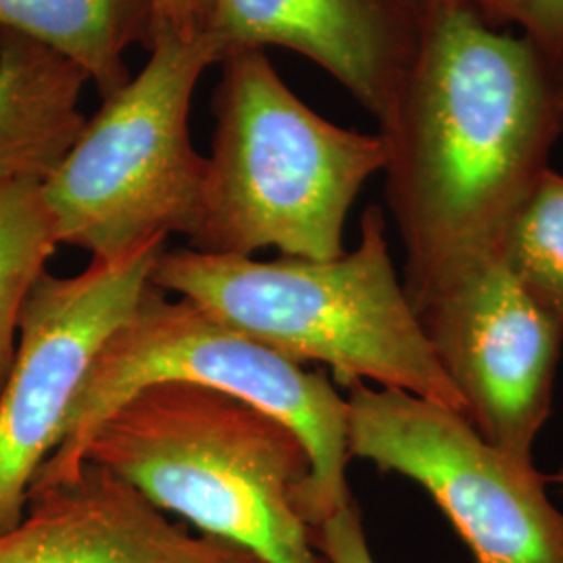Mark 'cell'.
Here are the masks:
<instances>
[{"instance_id":"44dd1931","label":"cell","mask_w":563,"mask_h":563,"mask_svg":"<svg viewBox=\"0 0 563 563\" xmlns=\"http://www.w3.org/2000/svg\"><path fill=\"white\" fill-rule=\"evenodd\" d=\"M562 86H563V80H562Z\"/></svg>"},{"instance_id":"d6986e66","label":"cell","mask_w":563,"mask_h":563,"mask_svg":"<svg viewBox=\"0 0 563 563\" xmlns=\"http://www.w3.org/2000/svg\"><path fill=\"white\" fill-rule=\"evenodd\" d=\"M411 11L418 15V20H423L437 11H446V9H455V7H467L470 0H405Z\"/></svg>"},{"instance_id":"7c38bea8","label":"cell","mask_w":563,"mask_h":563,"mask_svg":"<svg viewBox=\"0 0 563 563\" xmlns=\"http://www.w3.org/2000/svg\"><path fill=\"white\" fill-rule=\"evenodd\" d=\"M88 74L20 32L0 30V180L46 181L80 139Z\"/></svg>"},{"instance_id":"ffe728a7","label":"cell","mask_w":563,"mask_h":563,"mask_svg":"<svg viewBox=\"0 0 563 563\" xmlns=\"http://www.w3.org/2000/svg\"><path fill=\"white\" fill-rule=\"evenodd\" d=\"M547 481H549V483H555L560 484V486H563V463L560 465V470H558L553 476H547Z\"/></svg>"},{"instance_id":"7a4b0ae2","label":"cell","mask_w":563,"mask_h":563,"mask_svg":"<svg viewBox=\"0 0 563 563\" xmlns=\"http://www.w3.org/2000/svg\"><path fill=\"white\" fill-rule=\"evenodd\" d=\"M151 284L290 362L323 363L342 388L372 383L405 390L465 418V402L397 276L378 205L363 211L360 242L341 257L257 262L165 249Z\"/></svg>"},{"instance_id":"ba28073f","label":"cell","mask_w":563,"mask_h":563,"mask_svg":"<svg viewBox=\"0 0 563 563\" xmlns=\"http://www.w3.org/2000/svg\"><path fill=\"white\" fill-rule=\"evenodd\" d=\"M163 251L165 239H155L118 260H92L78 276L46 272L30 290L0 390V537L21 522L90 365L141 302Z\"/></svg>"},{"instance_id":"5bb4252c","label":"cell","mask_w":563,"mask_h":563,"mask_svg":"<svg viewBox=\"0 0 563 563\" xmlns=\"http://www.w3.org/2000/svg\"><path fill=\"white\" fill-rule=\"evenodd\" d=\"M57 246L42 181L0 180V390L15 357L23 302Z\"/></svg>"},{"instance_id":"ac0fdd59","label":"cell","mask_w":563,"mask_h":563,"mask_svg":"<svg viewBox=\"0 0 563 563\" xmlns=\"http://www.w3.org/2000/svg\"><path fill=\"white\" fill-rule=\"evenodd\" d=\"M153 2V32L167 30L184 38L205 32L211 0H151Z\"/></svg>"},{"instance_id":"e0dca14e","label":"cell","mask_w":563,"mask_h":563,"mask_svg":"<svg viewBox=\"0 0 563 563\" xmlns=\"http://www.w3.org/2000/svg\"><path fill=\"white\" fill-rule=\"evenodd\" d=\"M311 543L325 563H376L365 537L362 511L355 501L334 511L320 526H313Z\"/></svg>"},{"instance_id":"8fae6325","label":"cell","mask_w":563,"mask_h":563,"mask_svg":"<svg viewBox=\"0 0 563 563\" xmlns=\"http://www.w3.org/2000/svg\"><path fill=\"white\" fill-rule=\"evenodd\" d=\"M0 563H265L241 544L192 534L97 463L27 493L21 522L0 537Z\"/></svg>"},{"instance_id":"52a82bcc","label":"cell","mask_w":563,"mask_h":563,"mask_svg":"<svg viewBox=\"0 0 563 563\" xmlns=\"http://www.w3.org/2000/svg\"><path fill=\"white\" fill-rule=\"evenodd\" d=\"M349 455L405 476L457 530L474 563H563V511L537 465L486 443L462 413L395 388H346Z\"/></svg>"},{"instance_id":"9a60e30c","label":"cell","mask_w":563,"mask_h":563,"mask_svg":"<svg viewBox=\"0 0 563 563\" xmlns=\"http://www.w3.org/2000/svg\"><path fill=\"white\" fill-rule=\"evenodd\" d=\"M501 260L523 288L563 320V176L544 172L505 234Z\"/></svg>"},{"instance_id":"30bf717a","label":"cell","mask_w":563,"mask_h":563,"mask_svg":"<svg viewBox=\"0 0 563 563\" xmlns=\"http://www.w3.org/2000/svg\"><path fill=\"white\" fill-rule=\"evenodd\" d=\"M420 20L405 0H211L218 63L278 46L316 63L380 121L413 57Z\"/></svg>"},{"instance_id":"3957f363","label":"cell","mask_w":563,"mask_h":563,"mask_svg":"<svg viewBox=\"0 0 563 563\" xmlns=\"http://www.w3.org/2000/svg\"><path fill=\"white\" fill-rule=\"evenodd\" d=\"M218 65L216 130L188 249L341 257L351 207L383 172V139L322 118L286 86L265 51L232 53Z\"/></svg>"},{"instance_id":"277c9868","label":"cell","mask_w":563,"mask_h":563,"mask_svg":"<svg viewBox=\"0 0 563 563\" xmlns=\"http://www.w3.org/2000/svg\"><path fill=\"white\" fill-rule=\"evenodd\" d=\"M97 463L186 522L265 563H325L295 509L301 439L260 407L199 384L146 386L86 444Z\"/></svg>"},{"instance_id":"4fadbf2b","label":"cell","mask_w":563,"mask_h":563,"mask_svg":"<svg viewBox=\"0 0 563 563\" xmlns=\"http://www.w3.org/2000/svg\"><path fill=\"white\" fill-rule=\"evenodd\" d=\"M0 30L20 32L76 60L102 99L130 81L125 55L148 48L151 0H0Z\"/></svg>"},{"instance_id":"9c48e42d","label":"cell","mask_w":563,"mask_h":563,"mask_svg":"<svg viewBox=\"0 0 563 563\" xmlns=\"http://www.w3.org/2000/svg\"><path fill=\"white\" fill-rule=\"evenodd\" d=\"M465 418L486 443L534 465L551 416L563 320L537 301L501 257L451 282L418 311Z\"/></svg>"},{"instance_id":"5b68a950","label":"cell","mask_w":563,"mask_h":563,"mask_svg":"<svg viewBox=\"0 0 563 563\" xmlns=\"http://www.w3.org/2000/svg\"><path fill=\"white\" fill-rule=\"evenodd\" d=\"M199 384L232 395L286 423L305 444L309 476L295 493V509L309 528L353 501L346 399L323 372H309L197 302L169 301L148 284L132 316L102 344L51 457L30 486L76 476L81 455L102 420L146 386Z\"/></svg>"},{"instance_id":"2e32d148","label":"cell","mask_w":563,"mask_h":563,"mask_svg":"<svg viewBox=\"0 0 563 563\" xmlns=\"http://www.w3.org/2000/svg\"><path fill=\"white\" fill-rule=\"evenodd\" d=\"M484 21L514 27L563 80V0H470Z\"/></svg>"},{"instance_id":"8992f818","label":"cell","mask_w":563,"mask_h":563,"mask_svg":"<svg viewBox=\"0 0 563 563\" xmlns=\"http://www.w3.org/2000/svg\"><path fill=\"white\" fill-rule=\"evenodd\" d=\"M211 65L218 55L205 34L153 32L141 74L102 99L42 181L59 244L118 260L155 239L192 234L205 157L190 139V107Z\"/></svg>"},{"instance_id":"6da1fadb","label":"cell","mask_w":563,"mask_h":563,"mask_svg":"<svg viewBox=\"0 0 563 563\" xmlns=\"http://www.w3.org/2000/svg\"><path fill=\"white\" fill-rule=\"evenodd\" d=\"M378 125L402 288L418 313L444 286L501 257L563 136L562 80L522 36L472 7L437 11L420 20Z\"/></svg>"}]
</instances>
